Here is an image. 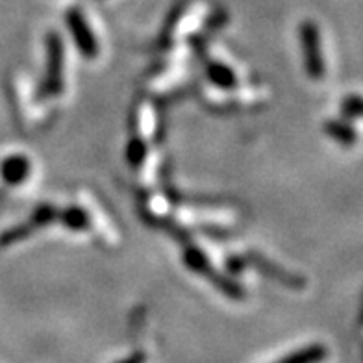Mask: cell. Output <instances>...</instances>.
Masks as SVG:
<instances>
[{
	"mask_svg": "<svg viewBox=\"0 0 363 363\" xmlns=\"http://www.w3.org/2000/svg\"><path fill=\"white\" fill-rule=\"evenodd\" d=\"M184 265L191 269L193 272H199L201 277L208 278L213 286L219 287L220 293H225L230 298H235V301H241L245 298V289L235 282L234 278L225 277L223 272H219L217 269L211 267L210 259L202 250H199L196 247H187L184 250Z\"/></svg>",
	"mask_w": 363,
	"mask_h": 363,
	"instance_id": "cell-1",
	"label": "cell"
},
{
	"mask_svg": "<svg viewBox=\"0 0 363 363\" xmlns=\"http://www.w3.org/2000/svg\"><path fill=\"white\" fill-rule=\"evenodd\" d=\"M298 38H301L302 54H304V65H306L308 77L311 80H320L325 77V57L320 47V32L313 21H304L298 26Z\"/></svg>",
	"mask_w": 363,
	"mask_h": 363,
	"instance_id": "cell-2",
	"label": "cell"
},
{
	"mask_svg": "<svg viewBox=\"0 0 363 363\" xmlns=\"http://www.w3.org/2000/svg\"><path fill=\"white\" fill-rule=\"evenodd\" d=\"M47 77H45V91L50 95H57L63 89V41L57 32L47 34Z\"/></svg>",
	"mask_w": 363,
	"mask_h": 363,
	"instance_id": "cell-3",
	"label": "cell"
},
{
	"mask_svg": "<svg viewBox=\"0 0 363 363\" xmlns=\"http://www.w3.org/2000/svg\"><path fill=\"white\" fill-rule=\"evenodd\" d=\"M65 21H67V26L71 30L72 38H74V43H77L78 50L82 52V56H86L87 60H93L99 54V43H96L95 35L91 32L89 24H87L86 17L78 8H72L65 13Z\"/></svg>",
	"mask_w": 363,
	"mask_h": 363,
	"instance_id": "cell-4",
	"label": "cell"
},
{
	"mask_svg": "<svg viewBox=\"0 0 363 363\" xmlns=\"http://www.w3.org/2000/svg\"><path fill=\"white\" fill-rule=\"evenodd\" d=\"M54 219H57L56 208H52L50 204L39 206L38 210L32 213V217H30L26 223L13 226V228L10 230H6L4 234H2V238H0V243L10 245V243H15V241H21V239L28 238L30 234H34L38 228H43V226H47L48 223H52Z\"/></svg>",
	"mask_w": 363,
	"mask_h": 363,
	"instance_id": "cell-5",
	"label": "cell"
},
{
	"mask_svg": "<svg viewBox=\"0 0 363 363\" xmlns=\"http://www.w3.org/2000/svg\"><path fill=\"white\" fill-rule=\"evenodd\" d=\"M245 262L250 263V265L258 269V271H262L265 277L272 278V280H277V282L284 284V286H291V287L304 286V280H302V278H298L296 274H291V272H287L286 269H282L280 265H277L274 262L265 258L263 254L250 250V252L247 254V259H245Z\"/></svg>",
	"mask_w": 363,
	"mask_h": 363,
	"instance_id": "cell-6",
	"label": "cell"
},
{
	"mask_svg": "<svg viewBox=\"0 0 363 363\" xmlns=\"http://www.w3.org/2000/svg\"><path fill=\"white\" fill-rule=\"evenodd\" d=\"M30 169H32V165H30L26 156H10V158H6L2 162V165H0V174H2L6 184L17 186V184H21V182L28 178Z\"/></svg>",
	"mask_w": 363,
	"mask_h": 363,
	"instance_id": "cell-7",
	"label": "cell"
},
{
	"mask_svg": "<svg viewBox=\"0 0 363 363\" xmlns=\"http://www.w3.org/2000/svg\"><path fill=\"white\" fill-rule=\"evenodd\" d=\"M206 74L210 78V82L213 86L220 87V89H234L238 86V77L235 72L225 65V63L219 62H210L208 67H206Z\"/></svg>",
	"mask_w": 363,
	"mask_h": 363,
	"instance_id": "cell-8",
	"label": "cell"
},
{
	"mask_svg": "<svg viewBox=\"0 0 363 363\" xmlns=\"http://www.w3.org/2000/svg\"><path fill=\"white\" fill-rule=\"evenodd\" d=\"M326 356H328V350L325 345H310V347L289 354L277 363H320L323 359H326Z\"/></svg>",
	"mask_w": 363,
	"mask_h": 363,
	"instance_id": "cell-9",
	"label": "cell"
},
{
	"mask_svg": "<svg viewBox=\"0 0 363 363\" xmlns=\"http://www.w3.org/2000/svg\"><path fill=\"white\" fill-rule=\"evenodd\" d=\"M325 132L335 141H340L343 147H352L356 143V132H354L352 126L345 121L330 119L325 123Z\"/></svg>",
	"mask_w": 363,
	"mask_h": 363,
	"instance_id": "cell-10",
	"label": "cell"
},
{
	"mask_svg": "<svg viewBox=\"0 0 363 363\" xmlns=\"http://www.w3.org/2000/svg\"><path fill=\"white\" fill-rule=\"evenodd\" d=\"M57 220H62V225L67 226L69 230H86L89 226L87 211L78 206H69L65 210L57 211Z\"/></svg>",
	"mask_w": 363,
	"mask_h": 363,
	"instance_id": "cell-11",
	"label": "cell"
},
{
	"mask_svg": "<svg viewBox=\"0 0 363 363\" xmlns=\"http://www.w3.org/2000/svg\"><path fill=\"white\" fill-rule=\"evenodd\" d=\"M145 156H147V145L141 138H134L126 147V160L132 167H141Z\"/></svg>",
	"mask_w": 363,
	"mask_h": 363,
	"instance_id": "cell-12",
	"label": "cell"
},
{
	"mask_svg": "<svg viewBox=\"0 0 363 363\" xmlns=\"http://www.w3.org/2000/svg\"><path fill=\"white\" fill-rule=\"evenodd\" d=\"M341 113H343L345 117H350V119L359 117V113H362V99H359V95L347 96L343 101V104H341Z\"/></svg>",
	"mask_w": 363,
	"mask_h": 363,
	"instance_id": "cell-13",
	"label": "cell"
},
{
	"mask_svg": "<svg viewBox=\"0 0 363 363\" xmlns=\"http://www.w3.org/2000/svg\"><path fill=\"white\" fill-rule=\"evenodd\" d=\"M119 363H145V354L143 352H135L132 354L128 359H123Z\"/></svg>",
	"mask_w": 363,
	"mask_h": 363,
	"instance_id": "cell-14",
	"label": "cell"
}]
</instances>
